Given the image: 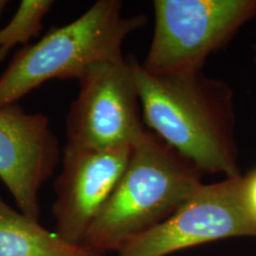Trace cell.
I'll return each mask as SVG.
<instances>
[{
	"label": "cell",
	"mask_w": 256,
	"mask_h": 256,
	"mask_svg": "<svg viewBox=\"0 0 256 256\" xmlns=\"http://www.w3.org/2000/svg\"><path fill=\"white\" fill-rule=\"evenodd\" d=\"M127 58L147 130L203 174L241 177L234 92L228 83L208 78L203 72L152 75L136 56Z\"/></svg>",
	"instance_id": "1"
},
{
	"label": "cell",
	"mask_w": 256,
	"mask_h": 256,
	"mask_svg": "<svg viewBox=\"0 0 256 256\" xmlns=\"http://www.w3.org/2000/svg\"><path fill=\"white\" fill-rule=\"evenodd\" d=\"M203 174L151 130L132 147L127 168L82 244L119 252L170 218L198 191Z\"/></svg>",
	"instance_id": "2"
},
{
	"label": "cell",
	"mask_w": 256,
	"mask_h": 256,
	"mask_svg": "<svg viewBox=\"0 0 256 256\" xmlns=\"http://www.w3.org/2000/svg\"><path fill=\"white\" fill-rule=\"evenodd\" d=\"M122 10L120 0H98L76 20L17 51L0 75V108L18 104L52 80L80 81L95 64L124 60V42L148 19L124 17Z\"/></svg>",
	"instance_id": "3"
},
{
	"label": "cell",
	"mask_w": 256,
	"mask_h": 256,
	"mask_svg": "<svg viewBox=\"0 0 256 256\" xmlns=\"http://www.w3.org/2000/svg\"><path fill=\"white\" fill-rule=\"evenodd\" d=\"M156 28L142 66L152 75L200 72L256 17V0H154Z\"/></svg>",
	"instance_id": "4"
},
{
	"label": "cell",
	"mask_w": 256,
	"mask_h": 256,
	"mask_svg": "<svg viewBox=\"0 0 256 256\" xmlns=\"http://www.w3.org/2000/svg\"><path fill=\"white\" fill-rule=\"evenodd\" d=\"M66 121V145L106 150L136 146L148 132L128 58L92 66Z\"/></svg>",
	"instance_id": "5"
},
{
	"label": "cell",
	"mask_w": 256,
	"mask_h": 256,
	"mask_svg": "<svg viewBox=\"0 0 256 256\" xmlns=\"http://www.w3.org/2000/svg\"><path fill=\"white\" fill-rule=\"evenodd\" d=\"M232 238H256L243 197V176L203 184L165 222L130 242L118 256H168Z\"/></svg>",
	"instance_id": "6"
},
{
	"label": "cell",
	"mask_w": 256,
	"mask_h": 256,
	"mask_svg": "<svg viewBox=\"0 0 256 256\" xmlns=\"http://www.w3.org/2000/svg\"><path fill=\"white\" fill-rule=\"evenodd\" d=\"M58 138L46 115L18 104L0 108V180L18 209L40 220V192L60 162Z\"/></svg>",
	"instance_id": "7"
},
{
	"label": "cell",
	"mask_w": 256,
	"mask_h": 256,
	"mask_svg": "<svg viewBox=\"0 0 256 256\" xmlns=\"http://www.w3.org/2000/svg\"><path fill=\"white\" fill-rule=\"evenodd\" d=\"M132 147L96 151L66 145L52 206L56 232L82 244L86 232L110 197L130 162Z\"/></svg>",
	"instance_id": "8"
},
{
	"label": "cell",
	"mask_w": 256,
	"mask_h": 256,
	"mask_svg": "<svg viewBox=\"0 0 256 256\" xmlns=\"http://www.w3.org/2000/svg\"><path fill=\"white\" fill-rule=\"evenodd\" d=\"M0 256H108L75 244L40 220L30 218L6 203L0 194Z\"/></svg>",
	"instance_id": "9"
},
{
	"label": "cell",
	"mask_w": 256,
	"mask_h": 256,
	"mask_svg": "<svg viewBox=\"0 0 256 256\" xmlns=\"http://www.w3.org/2000/svg\"><path fill=\"white\" fill-rule=\"evenodd\" d=\"M55 5L52 0H23L11 22L0 28V64L18 46H30L43 30V20Z\"/></svg>",
	"instance_id": "10"
},
{
	"label": "cell",
	"mask_w": 256,
	"mask_h": 256,
	"mask_svg": "<svg viewBox=\"0 0 256 256\" xmlns=\"http://www.w3.org/2000/svg\"><path fill=\"white\" fill-rule=\"evenodd\" d=\"M243 197L249 214L256 222V168L243 176Z\"/></svg>",
	"instance_id": "11"
},
{
	"label": "cell",
	"mask_w": 256,
	"mask_h": 256,
	"mask_svg": "<svg viewBox=\"0 0 256 256\" xmlns=\"http://www.w3.org/2000/svg\"><path fill=\"white\" fill-rule=\"evenodd\" d=\"M8 4L10 2H8V0H0V17H2V14H4L5 8H8Z\"/></svg>",
	"instance_id": "12"
},
{
	"label": "cell",
	"mask_w": 256,
	"mask_h": 256,
	"mask_svg": "<svg viewBox=\"0 0 256 256\" xmlns=\"http://www.w3.org/2000/svg\"><path fill=\"white\" fill-rule=\"evenodd\" d=\"M254 50H255V58H254V62L256 63V46H254Z\"/></svg>",
	"instance_id": "13"
}]
</instances>
